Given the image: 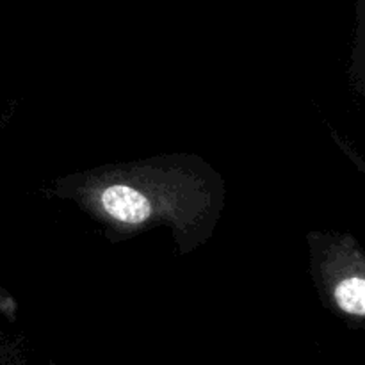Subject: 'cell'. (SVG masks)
<instances>
[{"label": "cell", "instance_id": "cell-1", "mask_svg": "<svg viewBox=\"0 0 365 365\" xmlns=\"http://www.w3.org/2000/svg\"><path fill=\"white\" fill-rule=\"evenodd\" d=\"M78 198L89 212L116 230H135L163 221L184 230L210 216L214 202L207 178L145 164L88 178Z\"/></svg>", "mask_w": 365, "mask_h": 365}, {"label": "cell", "instance_id": "cell-2", "mask_svg": "<svg viewBox=\"0 0 365 365\" xmlns=\"http://www.w3.org/2000/svg\"><path fill=\"white\" fill-rule=\"evenodd\" d=\"M317 280L335 310L365 321V255L348 237L335 239L316 250Z\"/></svg>", "mask_w": 365, "mask_h": 365}]
</instances>
